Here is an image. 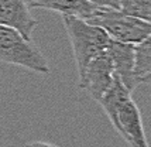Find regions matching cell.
Returning <instances> with one entry per match:
<instances>
[{"instance_id": "obj_5", "label": "cell", "mask_w": 151, "mask_h": 147, "mask_svg": "<svg viewBox=\"0 0 151 147\" xmlns=\"http://www.w3.org/2000/svg\"><path fill=\"white\" fill-rule=\"evenodd\" d=\"M0 24L12 27L24 38L31 40L37 20L30 12L27 0H0Z\"/></svg>"}, {"instance_id": "obj_6", "label": "cell", "mask_w": 151, "mask_h": 147, "mask_svg": "<svg viewBox=\"0 0 151 147\" xmlns=\"http://www.w3.org/2000/svg\"><path fill=\"white\" fill-rule=\"evenodd\" d=\"M116 132H119V134L130 144V147H148L141 115L133 99L124 102L119 109Z\"/></svg>"}, {"instance_id": "obj_2", "label": "cell", "mask_w": 151, "mask_h": 147, "mask_svg": "<svg viewBox=\"0 0 151 147\" xmlns=\"http://www.w3.org/2000/svg\"><path fill=\"white\" fill-rule=\"evenodd\" d=\"M86 21L103 28L109 38L126 44H138L150 38L151 26L148 21L132 17L119 9L98 7Z\"/></svg>"}, {"instance_id": "obj_4", "label": "cell", "mask_w": 151, "mask_h": 147, "mask_svg": "<svg viewBox=\"0 0 151 147\" xmlns=\"http://www.w3.org/2000/svg\"><path fill=\"white\" fill-rule=\"evenodd\" d=\"M116 74L107 51L98 54L85 67L83 72L79 75V88L86 91L91 98L98 102L112 85Z\"/></svg>"}, {"instance_id": "obj_8", "label": "cell", "mask_w": 151, "mask_h": 147, "mask_svg": "<svg viewBox=\"0 0 151 147\" xmlns=\"http://www.w3.org/2000/svg\"><path fill=\"white\" fill-rule=\"evenodd\" d=\"M30 9H45L62 16H73L86 20L98 9L88 0H27Z\"/></svg>"}, {"instance_id": "obj_9", "label": "cell", "mask_w": 151, "mask_h": 147, "mask_svg": "<svg viewBox=\"0 0 151 147\" xmlns=\"http://www.w3.org/2000/svg\"><path fill=\"white\" fill-rule=\"evenodd\" d=\"M129 99H132V92L122 84V81L119 79L117 76H114L112 85L109 86V89L106 91L105 94L102 95V98L98 100V103L105 110V113L107 115V117H109V120L112 122L114 129L117 126L119 109Z\"/></svg>"}, {"instance_id": "obj_11", "label": "cell", "mask_w": 151, "mask_h": 147, "mask_svg": "<svg viewBox=\"0 0 151 147\" xmlns=\"http://www.w3.org/2000/svg\"><path fill=\"white\" fill-rule=\"evenodd\" d=\"M119 10L151 23V0H119Z\"/></svg>"}, {"instance_id": "obj_3", "label": "cell", "mask_w": 151, "mask_h": 147, "mask_svg": "<svg viewBox=\"0 0 151 147\" xmlns=\"http://www.w3.org/2000/svg\"><path fill=\"white\" fill-rule=\"evenodd\" d=\"M0 61L37 74H50V64L31 40L12 27L0 24Z\"/></svg>"}, {"instance_id": "obj_10", "label": "cell", "mask_w": 151, "mask_h": 147, "mask_svg": "<svg viewBox=\"0 0 151 147\" xmlns=\"http://www.w3.org/2000/svg\"><path fill=\"white\" fill-rule=\"evenodd\" d=\"M134 76L138 84H145L151 78V41L150 38L134 45Z\"/></svg>"}, {"instance_id": "obj_12", "label": "cell", "mask_w": 151, "mask_h": 147, "mask_svg": "<svg viewBox=\"0 0 151 147\" xmlns=\"http://www.w3.org/2000/svg\"><path fill=\"white\" fill-rule=\"evenodd\" d=\"M96 7H110V9H119V0H88Z\"/></svg>"}, {"instance_id": "obj_1", "label": "cell", "mask_w": 151, "mask_h": 147, "mask_svg": "<svg viewBox=\"0 0 151 147\" xmlns=\"http://www.w3.org/2000/svg\"><path fill=\"white\" fill-rule=\"evenodd\" d=\"M62 23L72 44L78 74L81 75L89 61L107 48L110 38L103 28L79 17L62 16Z\"/></svg>"}, {"instance_id": "obj_7", "label": "cell", "mask_w": 151, "mask_h": 147, "mask_svg": "<svg viewBox=\"0 0 151 147\" xmlns=\"http://www.w3.org/2000/svg\"><path fill=\"white\" fill-rule=\"evenodd\" d=\"M107 54L110 55L114 74L130 92L140 85L134 76V44L109 40Z\"/></svg>"}]
</instances>
